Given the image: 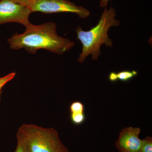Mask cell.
<instances>
[{
    "label": "cell",
    "mask_w": 152,
    "mask_h": 152,
    "mask_svg": "<svg viewBox=\"0 0 152 152\" xmlns=\"http://www.w3.org/2000/svg\"><path fill=\"white\" fill-rule=\"evenodd\" d=\"M23 34L15 33L7 39L12 50L24 49L33 54L39 49H45L58 55H63L75 46L74 42L58 35L56 24L49 22L31 24Z\"/></svg>",
    "instance_id": "obj_1"
},
{
    "label": "cell",
    "mask_w": 152,
    "mask_h": 152,
    "mask_svg": "<svg viewBox=\"0 0 152 152\" xmlns=\"http://www.w3.org/2000/svg\"><path fill=\"white\" fill-rule=\"evenodd\" d=\"M116 16L114 8H105L95 26L88 31H84L80 26L77 27L75 30L77 38L83 45L77 60L79 63H83L90 55H91L92 60L97 61L101 55L102 45L109 48L113 46V42L109 37L108 31L112 27H118L121 24L120 21L115 19Z\"/></svg>",
    "instance_id": "obj_2"
},
{
    "label": "cell",
    "mask_w": 152,
    "mask_h": 152,
    "mask_svg": "<svg viewBox=\"0 0 152 152\" xmlns=\"http://www.w3.org/2000/svg\"><path fill=\"white\" fill-rule=\"evenodd\" d=\"M18 131L24 139L29 152H70L53 128L23 124Z\"/></svg>",
    "instance_id": "obj_3"
},
{
    "label": "cell",
    "mask_w": 152,
    "mask_h": 152,
    "mask_svg": "<svg viewBox=\"0 0 152 152\" xmlns=\"http://www.w3.org/2000/svg\"><path fill=\"white\" fill-rule=\"evenodd\" d=\"M32 12L45 14L69 12L77 14L80 18H86L91 15L88 9L77 6L69 0H37L32 7Z\"/></svg>",
    "instance_id": "obj_4"
},
{
    "label": "cell",
    "mask_w": 152,
    "mask_h": 152,
    "mask_svg": "<svg viewBox=\"0 0 152 152\" xmlns=\"http://www.w3.org/2000/svg\"><path fill=\"white\" fill-rule=\"evenodd\" d=\"M31 10L26 6L10 0H0V25L9 23H17L27 26Z\"/></svg>",
    "instance_id": "obj_5"
},
{
    "label": "cell",
    "mask_w": 152,
    "mask_h": 152,
    "mask_svg": "<svg viewBox=\"0 0 152 152\" xmlns=\"http://www.w3.org/2000/svg\"><path fill=\"white\" fill-rule=\"evenodd\" d=\"M140 128L129 127L120 132L115 146L120 152H140L142 140L139 137Z\"/></svg>",
    "instance_id": "obj_6"
},
{
    "label": "cell",
    "mask_w": 152,
    "mask_h": 152,
    "mask_svg": "<svg viewBox=\"0 0 152 152\" xmlns=\"http://www.w3.org/2000/svg\"><path fill=\"white\" fill-rule=\"evenodd\" d=\"M138 72L135 70H124L119 72H111L109 75V80L110 82H115L118 80L127 82L136 77Z\"/></svg>",
    "instance_id": "obj_7"
},
{
    "label": "cell",
    "mask_w": 152,
    "mask_h": 152,
    "mask_svg": "<svg viewBox=\"0 0 152 152\" xmlns=\"http://www.w3.org/2000/svg\"><path fill=\"white\" fill-rule=\"evenodd\" d=\"M17 147L15 152H29L24 139L20 133H17Z\"/></svg>",
    "instance_id": "obj_8"
},
{
    "label": "cell",
    "mask_w": 152,
    "mask_h": 152,
    "mask_svg": "<svg viewBox=\"0 0 152 152\" xmlns=\"http://www.w3.org/2000/svg\"><path fill=\"white\" fill-rule=\"evenodd\" d=\"M140 152H152V138L147 137L142 140Z\"/></svg>",
    "instance_id": "obj_9"
},
{
    "label": "cell",
    "mask_w": 152,
    "mask_h": 152,
    "mask_svg": "<svg viewBox=\"0 0 152 152\" xmlns=\"http://www.w3.org/2000/svg\"><path fill=\"white\" fill-rule=\"evenodd\" d=\"M70 118L74 124L80 125L85 121L86 116L84 113H71Z\"/></svg>",
    "instance_id": "obj_10"
},
{
    "label": "cell",
    "mask_w": 152,
    "mask_h": 152,
    "mask_svg": "<svg viewBox=\"0 0 152 152\" xmlns=\"http://www.w3.org/2000/svg\"><path fill=\"white\" fill-rule=\"evenodd\" d=\"M85 107L83 104L80 101L73 102L70 106L71 113H84Z\"/></svg>",
    "instance_id": "obj_11"
},
{
    "label": "cell",
    "mask_w": 152,
    "mask_h": 152,
    "mask_svg": "<svg viewBox=\"0 0 152 152\" xmlns=\"http://www.w3.org/2000/svg\"><path fill=\"white\" fill-rule=\"evenodd\" d=\"M16 73L13 72L8 74L4 77H0V94L2 93V89L3 87L4 86L8 83L13 79L16 76Z\"/></svg>",
    "instance_id": "obj_12"
},
{
    "label": "cell",
    "mask_w": 152,
    "mask_h": 152,
    "mask_svg": "<svg viewBox=\"0 0 152 152\" xmlns=\"http://www.w3.org/2000/svg\"><path fill=\"white\" fill-rule=\"evenodd\" d=\"M10 1L16 4L26 6L31 9L37 0H10Z\"/></svg>",
    "instance_id": "obj_13"
},
{
    "label": "cell",
    "mask_w": 152,
    "mask_h": 152,
    "mask_svg": "<svg viewBox=\"0 0 152 152\" xmlns=\"http://www.w3.org/2000/svg\"><path fill=\"white\" fill-rule=\"evenodd\" d=\"M112 0H101L100 3V7L101 8H107L109 1Z\"/></svg>",
    "instance_id": "obj_14"
},
{
    "label": "cell",
    "mask_w": 152,
    "mask_h": 152,
    "mask_svg": "<svg viewBox=\"0 0 152 152\" xmlns=\"http://www.w3.org/2000/svg\"><path fill=\"white\" fill-rule=\"evenodd\" d=\"M1 94H2V93H1V94H0V103H1Z\"/></svg>",
    "instance_id": "obj_15"
}]
</instances>
